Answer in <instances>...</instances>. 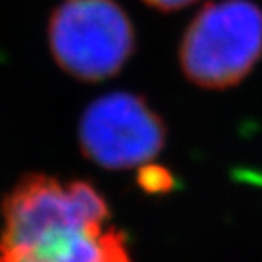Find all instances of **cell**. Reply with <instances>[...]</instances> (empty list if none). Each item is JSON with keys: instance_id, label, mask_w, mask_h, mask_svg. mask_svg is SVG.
<instances>
[{"instance_id": "3", "label": "cell", "mask_w": 262, "mask_h": 262, "mask_svg": "<svg viewBox=\"0 0 262 262\" xmlns=\"http://www.w3.org/2000/svg\"><path fill=\"white\" fill-rule=\"evenodd\" d=\"M2 219L0 250H15L58 228L107 224L110 208L88 180L62 182L29 173L4 196Z\"/></svg>"}, {"instance_id": "7", "label": "cell", "mask_w": 262, "mask_h": 262, "mask_svg": "<svg viewBox=\"0 0 262 262\" xmlns=\"http://www.w3.org/2000/svg\"><path fill=\"white\" fill-rule=\"evenodd\" d=\"M142 2H146L147 6H151V8L155 9H160V11H177V9H182L186 8V6L193 4L195 0H142Z\"/></svg>"}, {"instance_id": "5", "label": "cell", "mask_w": 262, "mask_h": 262, "mask_svg": "<svg viewBox=\"0 0 262 262\" xmlns=\"http://www.w3.org/2000/svg\"><path fill=\"white\" fill-rule=\"evenodd\" d=\"M0 262H131L126 237L107 224L68 226L15 250H0Z\"/></svg>"}, {"instance_id": "2", "label": "cell", "mask_w": 262, "mask_h": 262, "mask_svg": "<svg viewBox=\"0 0 262 262\" xmlns=\"http://www.w3.org/2000/svg\"><path fill=\"white\" fill-rule=\"evenodd\" d=\"M48 40L66 73L88 82L117 75L135 49V31L115 0H64L51 13Z\"/></svg>"}, {"instance_id": "4", "label": "cell", "mask_w": 262, "mask_h": 262, "mask_svg": "<svg viewBox=\"0 0 262 262\" xmlns=\"http://www.w3.org/2000/svg\"><path fill=\"white\" fill-rule=\"evenodd\" d=\"M166 124L142 97L110 93L86 107L78 124V142L86 159L106 169L144 166L160 153Z\"/></svg>"}, {"instance_id": "6", "label": "cell", "mask_w": 262, "mask_h": 262, "mask_svg": "<svg viewBox=\"0 0 262 262\" xmlns=\"http://www.w3.org/2000/svg\"><path fill=\"white\" fill-rule=\"evenodd\" d=\"M137 182L146 193H169L175 188V177L169 169H166L160 164L147 162L140 166L139 175H137Z\"/></svg>"}, {"instance_id": "1", "label": "cell", "mask_w": 262, "mask_h": 262, "mask_svg": "<svg viewBox=\"0 0 262 262\" xmlns=\"http://www.w3.org/2000/svg\"><path fill=\"white\" fill-rule=\"evenodd\" d=\"M179 58L188 80L199 88L241 84L262 58V8L253 0L204 4L186 29Z\"/></svg>"}]
</instances>
